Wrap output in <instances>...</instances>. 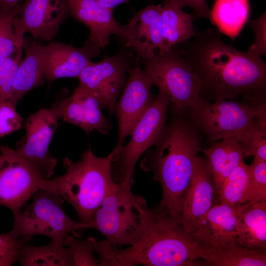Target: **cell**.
Listing matches in <instances>:
<instances>
[{
	"mask_svg": "<svg viewBox=\"0 0 266 266\" xmlns=\"http://www.w3.org/2000/svg\"><path fill=\"white\" fill-rule=\"evenodd\" d=\"M200 88V97L214 101L240 95L254 102L265 101L266 65L261 56L240 51L226 43L213 29H196L180 43Z\"/></svg>",
	"mask_w": 266,
	"mask_h": 266,
	"instance_id": "6da1fadb",
	"label": "cell"
},
{
	"mask_svg": "<svg viewBox=\"0 0 266 266\" xmlns=\"http://www.w3.org/2000/svg\"><path fill=\"white\" fill-rule=\"evenodd\" d=\"M206 250L184 230L180 220L157 203L149 208L147 227L140 238L125 249L107 243L103 266H180L204 259Z\"/></svg>",
	"mask_w": 266,
	"mask_h": 266,
	"instance_id": "7a4b0ae2",
	"label": "cell"
},
{
	"mask_svg": "<svg viewBox=\"0 0 266 266\" xmlns=\"http://www.w3.org/2000/svg\"><path fill=\"white\" fill-rule=\"evenodd\" d=\"M153 149L148 150L140 164L152 171L162 188L159 206L180 220L181 205L189 185L195 160L201 150L197 133L181 120L172 121L164 129Z\"/></svg>",
	"mask_w": 266,
	"mask_h": 266,
	"instance_id": "3957f363",
	"label": "cell"
},
{
	"mask_svg": "<svg viewBox=\"0 0 266 266\" xmlns=\"http://www.w3.org/2000/svg\"><path fill=\"white\" fill-rule=\"evenodd\" d=\"M119 148L115 146L105 157L95 155L89 148L79 161L65 158L66 172L51 179L56 193L74 208L80 223L86 224L92 219L118 184L112 177V165Z\"/></svg>",
	"mask_w": 266,
	"mask_h": 266,
	"instance_id": "277c9868",
	"label": "cell"
},
{
	"mask_svg": "<svg viewBox=\"0 0 266 266\" xmlns=\"http://www.w3.org/2000/svg\"><path fill=\"white\" fill-rule=\"evenodd\" d=\"M131 187L118 183L106 196L92 219L79 222L75 230H98L111 244L132 245L142 236L148 226L149 207L144 198L133 194Z\"/></svg>",
	"mask_w": 266,
	"mask_h": 266,
	"instance_id": "5b68a950",
	"label": "cell"
},
{
	"mask_svg": "<svg viewBox=\"0 0 266 266\" xmlns=\"http://www.w3.org/2000/svg\"><path fill=\"white\" fill-rule=\"evenodd\" d=\"M144 61V71L151 84L165 94L176 112L194 106L202 99L198 79L179 44Z\"/></svg>",
	"mask_w": 266,
	"mask_h": 266,
	"instance_id": "8992f818",
	"label": "cell"
},
{
	"mask_svg": "<svg viewBox=\"0 0 266 266\" xmlns=\"http://www.w3.org/2000/svg\"><path fill=\"white\" fill-rule=\"evenodd\" d=\"M33 197L30 204L13 214L14 221L10 232L14 236L42 235L60 240L70 233L77 236L75 227L78 221L64 211L65 200L59 195L40 189Z\"/></svg>",
	"mask_w": 266,
	"mask_h": 266,
	"instance_id": "52a82bcc",
	"label": "cell"
},
{
	"mask_svg": "<svg viewBox=\"0 0 266 266\" xmlns=\"http://www.w3.org/2000/svg\"><path fill=\"white\" fill-rule=\"evenodd\" d=\"M190 109L198 127L213 142L238 139L257 117L266 114L265 102L224 100L210 103L201 99Z\"/></svg>",
	"mask_w": 266,
	"mask_h": 266,
	"instance_id": "ba28073f",
	"label": "cell"
},
{
	"mask_svg": "<svg viewBox=\"0 0 266 266\" xmlns=\"http://www.w3.org/2000/svg\"><path fill=\"white\" fill-rule=\"evenodd\" d=\"M169 104L167 96L159 90L157 97L134 128L129 143L120 146L114 156L112 174L116 182L132 187L136 163L159 139L165 126Z\"/></svg>",
	"mask_w": 266,
	"mask_h": 266,
	"instance_id": "9c48e42d",
	"label": "cell"
},
{
	"mask_svg": "<svg viewBox=\"0 0 266 266\" xmlns=\"http://www.w3.org/2000/svg\"><path fill=\"white\" fill-rule=\"evenodd\" d=\"M40 189L56 193L51 179L44 178L16 149L0 144V205L16 213Z\"/></svg>",
	"mask_w": 266,
	"mask_h": 266,
	"instance_id": "30bf717a",
	"label": "cell"
},
{
	"mask_svg": "<svg viewBox=\"0 0 266 266\" xmlns=\"http://www.w3.org/2000/svg\"><path fill=\"white\" fill-rule=\"evenodd\" d=\"M66 94L64 90L51 107L40 109L30 115L25 122V135L16 142L17 152L47 180L54 174L58 162L49 148L61 118L62 102Z\"/></svg>",
	"mask_w": 266,
	"mask_h": 266,
	"instance_id": "8fae6325",
	"label": "cell"
},
{
	"mask_svg": "<svg viewBox=\"0 0 266 266\" xmlns=\"http://www.w3.org/2000/svg\"><path fill=\"white\" fill-rule=\"evenodd\" d=\"M132 56L120 52L97 63L91 62L78 78V87L93 96L111 113L125 85Z\"/></svg>",
	"mask_w": 266,
	"mask_h": 266,
	"instance_id": "7c38bea8",
	"label": "cell"
},
{
	"mask_svg": "<svg viewBox=\"0 0 266 266\" xmlns=\"http://www.w3.org/2000/svg\"><path fill=\"white\" fill-rule=\"evenodd\" d=\"M152 85L137 60L128 71V76L122 94L116 102L114 112L118 121L116 147L123 145L134 128L142 118L153 100Z\"/></svg>",
	"mask_w": 266,
	"mask_h": 266,
	"instance_id": "4fadbf2b",
	"label": "cell"
},
{
	"mask_svg": "<svg viewBox=\"0 0 266 266\" xmlns=\"http://www.w3.org/2000/svg\"><path fill=\"white\" fill-rule=\"evenodd\" d=\"M68 14L67 0H24L13 23L34 38L50 41Z\"/></svg>",
	"mask_w": 266,
	"mask_h": 266,
	"instance_id": "5bb4252c",
	"label": "cell"
},
{
	"mask_svg": "<svg viewBox=\"0 0 266 266\" xmlns=\"http://www.w3.org/2000/svg\"><path fill=\"white\" fill-rule=\"evenodd\" d=\"M101 49L89 39L81 48L58 41L44 46V72L48 86L58 79L78 77Z\"/></svg>",
	"mask_w": 266,
	"mask_h": 266,
	"instance_id": "9a60e30c",
	"label": "cell"
},
{
	"mask_svg": "<svg viewBox=\"0 0 266 266\" xmlns=\"http://www.w3.org/2000/svg\"><path fill=\"white\" fill-rule=\"evenodd\" d=\"M163 3L149 5L138 12L126 25L122 39L125 46L133 49L144 61L152 58L157 48L164 52L162 17Z\"/></svg>",
	"mask_w": 266,
	"mask_h": 266,
	"instance_id": "2e32d148",
	"label": "cell"
},
{
	"mask_svg": "<svg viewBox=\"0 0 266 266\" xmlns=\"http://www.w3.org/2000/svg\"><path fill=\"white\" fill-rule=\"evenodd\" d=\"M214 194L206 159L198 156L180 208V222L187 233H192L198 220L213 205Z\"/></svg>",
	"mask_w": 266,
	"mask_h": 266,
	"instance_id": "e0dca14e",
	"label": "cell"
},
{
	"mask_svg": "<svg viewBox=\"0 0 266 266\" xmlns=\"http://www.w3.org/2000/svg\"><path fill=\"white\" fill-rule=\"evenodd\" d=\"M247 204L232 206L219 203L213 205L198 220L191 234L192 236L206 250L235 240L237 220Z\"/></svg>",
	"mask_w": 266,
	"mask_h": 266,
	"instance_id": "ac0fdd59",
	"label": "cell"
},
{
	"mask_svg": "<svg viewBox=\"0 0 266 266\" xmlns=\"http://www.w3.org/2000/svg\"><path fill=\"white\" fill-rule=\"evenodd\" d=\"M69 14L86 25L90 31L89 39L101 49L115 34L122 38L126 25L120 24L113 15V10L98 0H67Z\"/></svg>",
	"mask_w": 266,
	"mask_h": 266,
	"instance_id": "d6986e66",
	"label": "cell"
},
{
	"mask_svg": "<svg viewBox=\"0 0 266 266\" xmlns=\"http://www.w3.org/2000/svg\"><path fill=\"white\" fill-rule=\"evenodd\" d=\"M101 107L96 99L78 86L69 97L63 100L61 118L87 134L94 130L106 134L113 125L102 114Z\"/></svg>",
	"mask_w": 266,
	"mask_h": 266,
	"instance_id": "ffe728a7",
	"label": "cell"
},
{
	"mask_svg": "<svg viewBox=\"0 0 266 266\" xmlns=\"http://www.w3.org/2000/svg\"><path fill=\"white\" fill-rule=\"evenodd\" d=\"M43 47L36 39L24 36L25 57L17 71L10 100L15 106L26 94L43 84Z\"/></svg>",
	"mask_w": 266,
	"mask_h": 266,
	"instance_id": "44dd1931",
	"label": "cell"
},
{
	"mask_svg": "<svg viewBox=\"0 0 266 266\" xmlns=\"http://www.w3.org/2000/svg\"><path fill=\"white\" fill-rule=\"evenodd\" d=\"M221 140L202 149L207 157L215 194H218L225 179L244 158L237 138L228 137Z\"/></svg>",
	"mask_w": 266,
	"mask_h": 266,
	"instance_id": "7402d4cb",
	"label": "cell"
},
{
	"mask_svg": "<svg viewBox=\"0 0 266 266\" xmlns=\"http://www.w3.org/2000/svg\"><path fill=\"white\" fill-rule=\"evenodd\" d=\"M236 231L241 245L266 252V201L248 203L238 216Z\"/></svg>",
	"mask_w": 266,
	"mask_h": 266,
	"instance_id": "603a6c76",
	"label": "cell"
},
{
	"mask_svg": "<svg viewBox=\"0 0 266 266\" xmlns=\"http://www.w3.org/2000/svg\"><path fill=\"white\" fill-rule=\"evenodd\" d=\"M162 8L164 53L174 46L187 41L195 34L193 21L197 17L169 0H165Z\"/></svg>",
	"mask_w": 266,
	"mask_h": 266,
	"instance_id": "cb8c5ba5",
	"label": "cell"
},
{
	"mask_svg": "<svg viewBox=\"0 0 266 266\" xmlns=\"http://www.w3.org/2000/svg\"><path fill=\"white\" fill-rule=\"evenodd\" d=\"M248 0H215L211 10V24L220 33L233 40L248 22Z\"/></svg>",
	"mask_w": 266,
	"mask_h": 266,
	"instance_id": "d4e9b609",
	"label": "cell"
},
{
	"mask_svg": "<svg viewBox=\"0 0 266 266\" xmlns=\"http://www.w3.org/2000/svg\"><path fill=\"white\" fill-rule=\"evenodd\" d=\"M206 252V257L200 263L205 266H266V252L245 247L236 240Z\"/></svg>",
	"mask_w": 266,
	"mask_h": 266,
	"instance_id": "484cf974",
	"label": "cell"
},
{
	"mask_svg": "<svg viewBox=\"0 0 266 266\" xmlns=\"http://www.w3.org/2000/svg\"><path fill=\"white\" fill-rule=\"evenodd\" d=\"M17 262L22 266H74L70 252L60 239H51L41 246L25 243L20 250Z\"/></svg>",
	"mask_w": 266,
	"mask_h": 266,
	"instance_id": "4316f807",
	"label": "cell"
},
{
	"mask_svg": "<svg viewBox=\"0 0 266 266\" xmlns=\"http://www.w3.org/2000/svg\"><path fill=\"white\" fill-rule=\"evenodd\" d=\"M250 177L249 166L241 162L223 182L217 194L219 203L232 206L247 203Z\"/></svg>",
	"mask_w": 266,
	"mask_h": 266,
	"instance_id": "83f0119b",
	"label": "cell"
},
{
	"mask_svg": "<svg viewBox=\"0 0 266 266\" xmlns=\"http://www.w3.org/2000/svg\"><path fill=\"white\" fill-rule=\"evenodd\" d=\"M266 115L257 117L238 139L244 158L253 156L266 161Z\"/></svg>",
	"mask_w": 266,
	"mask_h": 266,
	"instance_id": "f1b7e54d",
	"label": "cell"
},
{
	"mask_svg": "<svg viewBox=\"0 0 266 266\" xmlns=\"http://www.w3.org/2000/svg\"><path fill=\"white\" fill-rule=\"evenodd\" d=\"M19 3L9 13L0 16V66L15 52L23 41L24 34L14 33L13 22L19 10Z\"/></svg>",
	"mask_w": 266,
	"mask_h": 266,
	"instance_id": "f546056e",
	"label": "cell"
},
{
	"mask_svg": "<svg viewBox=\"0 0 266 266\" xmlns=\"http://www.w3.org/2000/svg\"><path fill=\"white\" fill-rule=\"evenodd\" d=\"M63 241L71 253L74 266H101L100 261L94 256V246L89 237L81 240L69 234Z\"/></svg>",
	"mask_w": 266,
	"mask_h": 266,
	"instance_id": "4dcf8cb0",
	"label": "cell"
},
{
	"mask_svg": "<svg viewBox=\"0 0 266 266\" xmlns=\"http://www.w3.org/2000/svg\"><path fill=\"white\" fill-rule=\"evenodd\" d=\"M249 167L250 177L247 196V203L266 201V161L254 158Z\"/></svg>",
	"mask_w": 266,
	"mask_h": 266,
	"instance_id": "1f68e13d",
	"label": "cell"
},
{
	"mask_svg": "<svg viewBox=\"0 0 266 266\" xmlns=\"http://www.w3.org/2000/svg\"><path fill=\"white\" fill-rule=\"evenodd\" d=\"M23 42L19 44L15 52L0 66V101L10 100L14 81L22 60Z\"/></svg>",
	"mask_w": 266,
	"mask_h": 266,
	"instance_id": "d6a6232c",
	"label": "cell"
},
{
	"mask_svg": "<svg viewBox=\"0 0 266 266\" xmlns=\"http://www.w3.org/2000/svg\"><path fill=\"white\" fill-rule=\"evenodd\" d=\"M32 237H15L10 232L0 233V266H11L17 262L21 248Z\"/></svg>",
	"mask_w": 266,
	"mask_h": 266,
	"instance_id": "836d02e7",
	"label": "cell"
},
{
	"mask_svg": "<svg viewBox=\"0 0 266 266\" xmlns=\"http://www.w3.org/2000/svg\"><path fill=\"white\" fill-rule=\"evenodd\" d=\"M10 100L0 101V138L21 129L24 119Z\"/></svg>",
	"mask_w": 266,
	"mask_h": 266,
	"instance_id": "e575fe53",
	"label": "cell"
},
{
	"mask_svg": "<svg viewBox=\"0 0 266 266\" xmlns=\"http://www.w3.org/2000/svg\"><path fill=\"white\" fill-rule=\"evenodd\" d=\"M254 34V41L249 51L260 56L266 55V14L264 13L258 18L249 22Z\"/></svg>",
	"mask_w": 266,
	"mask_h": 266,
	"instance_id": "d590c367",
	"label": "cell"
},
{
	"mask_svg": "<svg viewBox=\"0 0 266 266\" xmlns=\"http://www.w3.org/2000/svg\"><path fill=\"white\" fill-rule=\"evenodd\" d=\"M183 8L189 6L192 8L196 17H202L211 21V10L206 0H169Z\"/></svg>",
	"mask_w": 266,
	"mask_h": 266,
	"instance_id": "8d00e7d4",
	"label": "cell"
},
{
	"mask_svg": "<svg viewBox=\"0 0 266 266\" xmlns=\"http://www.w3.org/2000/svg\"><path fill=\"white\" fill-rule=\"evenodd\" d=\"M22 0H0V16L11 12Z\"/></svg>",
	"mask_w": 266,
	"mask_h": 266,
	"instance_id": "74e56055",
	"label": "cell"
},
{
	"mask_svg": "<svg viewBox=\"0 0 266 266\" xmlns=\"http://www.w3.org/2000/svg\"><path fill=\"white\" fill-rule=\"evenodd\" d=\"M104 6L113 10L117 5L127 3L131 0H98Z\"/></svg>",
	"mask_w": 266,
	"mask_h": 266,
	"instance_id": "f35d334b",
	"label": "cell"
}]
</instances>
